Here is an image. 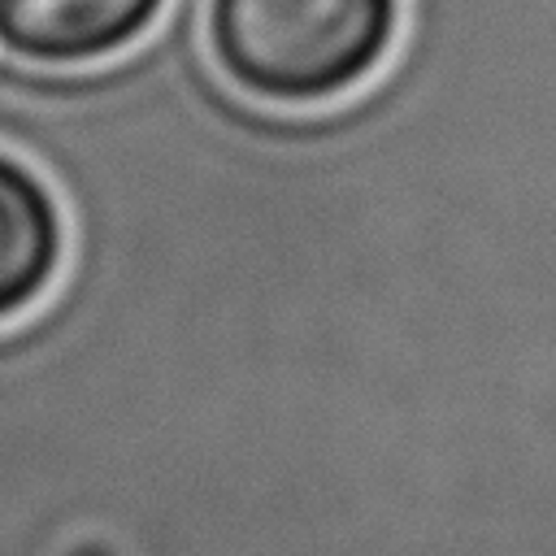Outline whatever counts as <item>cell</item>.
<instances>
[{"label": "cell", "mask_w": 556, "mask_h": 556, "mask_svg": "<svg viewBox=\"0 0 556 556\" xmlns=\"http://www.w3.org/2000/svg\"><path fill=\"white\" fill-rule=\"evenodd\" d=\"M217 70L265 104H321L365 83L395 39V0H208Z\"/></svg>", "instance_id": "6da1fadb"}, {"label": "cell", "mask_w": 556, "mask_h": 556, "mask_svg": "<svg viewBox=\"0 0 556 556\" xmlns=\"http://www.w3.org/2000/svg\"><path fill=\"white\" fill-rule=\"evenodd\" d=\"M165 0H0V43L39 65H83L135 43Z\"/></svg>", "instance_id": "7a4b0ae2"}, {"label": "cell", "mask_w": 556, "mask_h": 556, "mask_svg": "<svg viewBox=\"0 0 556 556\" xmlns=\"http://www.w3.org/2000/svg\"><path fill=\"white\" fill-rule=\"evenodd\" d=\"M65 226L52 191L0 152V321L26 313L56 278Z\"/></svg>", "instance_id": "3957f363"}]
</instances>
